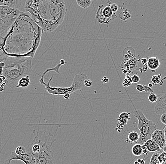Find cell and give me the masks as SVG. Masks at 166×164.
I'll return each instance as SVG.
<instances>
[{"instance_id":"obj_37","label":"cell","mask_w":166,"mask_h":164,"mask_svg":"<svg viewBox=\"0 0 166 164\" xmlns=\"http://www.w3.org/2000/svg\"><path fill=\"white\" fill-rule=\"evenodd\" d=\"M134 164H146L145 160L143 159L138 158L135 162Z\"/></svg>"},{"instance_id":"obj_27","label":"cell","mask_w":166,"mask_h":164,"mask_svg":"<svg viewBox=\"0 0 166 164\" xmlns=\"http://www.w3.org/2000/svg\"><path fill=\"white\" fill-rule=\"evenodd\" d=\"M133 83L132 81L131 77L129 76V75H127L126 79H124L123 82V85L124 87H128Z\"/></svg>"},{"instance_id":"obj_2","label":"cell","mask_w":166,"mask_h":164,"mask_svg":"<svg viewBox=\"0 0 166 164\" xmlns=\"http://www.w3.org/2000/svg\"><path fill=\"white\" fill-rule=\"evenodd\" d=\"M25 10L43 31L52 32L63 22L66 14L63 0H27Z\"/></svg>"},{"instance_id":"obj_38","label":"cell","mask_w":166,"mask_h":164,"mask_svg":"<svg viewBox=\"0 0 166 164\" xmlns=\"http://www.w3.org/2000/svg\"><path fill=\"white\" fill-rule=\"evenodd\" d=\"M142 148H143V154H145V155H147L149 152L148 151L146 147L145 146V145H142Z\"/></svg>"},{"instance_id":"obj_32","label":"cell","mask_w":166,"mask_h":164,"mask_svg":"<svg viewBox=\"0 0 166 164\" xmlns=\"http://www.w3.org/2000/svg\"><path fill=\"white\" fill-rule=\"evenodd\" d=\"M135 87H136V90L138 92H144V87H143V85L135 84Z\"/></svg>"},{"instance_id":"obj_24","label":"cell","mask_w":166,"mask_h":164,"mask_svg":"<svg viewBox=\"0 0 166 164\" xmlns=\"http://www.w3.org/2000/svg\"><path fill=\"white\" fill-rule=\"evenodd\" d=\"M162 75V74H160L159 75H154L152 76L151 80L153 84L157 85L160 84Z\"/></svg>"},{"instance_id":"obj_25","label":"cell","mask_w":166,"mask_h":164,"mask_svg":"<svg viewBox=\"0 0 166 164\" xmlns=\"http://www.w3.org/2000/svg\"><path fill=\"white\" fill-rule=\"evenodd\" d=\"M6 85H7L6 78L3 75H0V92L4 91V87Z\"/></svg>"},{"instance_id":"obj_43","label":"cell","mask_w":166,"mask_h":164,"mask_svg":"<svg viewBox=\"0 0 166 164\" xmlns=\"http://www.w3.org/2000/svg\"><path fill=\"white\" fill-rule=\"evenodd\" d=\"M166 80V76L164 77L163 78V79H162V80H161V81H160V84H160V85L161 86L163 84V81H164V80Z\"/></svg>"},{"instance_id":"obj_35","label":"cell","mask_w":166,"mask_h":164,"mask_svg":"<svg viewBox=\"0 0 166 164\" xmlns=\"http://www.w3.org/2000/svg\"><path fill=\"white\" fill-rule=\"evenodd\" d=\"M160 121L166 126V113L162 114L160 116Z\"/></svg>"},{"instance_id":"obj_42","label":"cell","mask_w":166,"mask_h":164,"mask_svg":"<svg viewBox=\"0 0 166 164\" xmlns=\"http://www.w3.org/2000/svg\"><path fill=\"white\" fill-rule=\"evenodd\" d=\"M64 98L65 100H69V98H71V94H66L65 95H64Z\"/></svg>"},{"instance_id":"obj_3","label":"cell","mask_w":166,"mask_h":164,"mask_svg":"<svg viewBox=\"0 0 166 164\" xmlns=\"http://www.w3.org/2000/svg\"><path fill=\"white\" fill-rule=\"evenodd\" d=\"M32 61V58L29 57H9L2 74L6 78L8 87L16 88L22 78L31 75Z\"/></svg>"},{"instance_id":"obj_21","label":"cell","mask_w":166,"mask_h":164,"mask_svg":"<svg viewBox=\"0 0 166 164\" xmlns=\"http://www.w3.org/2000/svg\"><path fill=\"white\" fill-rule=\"evenodd\" d=\"M92 0H80V1H76V2L79 6L81 7L82 8L87 9L90 7L92 4Z\"/></svg>"},{"instance_id":"obj_28","label":"cell","mask_w":166,"mask_h":164,"mask_svg":"<svg viewBox=\"0 0 166 164\" xmlns=\"http://www.w3.org/2000/svg\"><path fill=\"white\" fill-rule=\"evenodd\" d=\"M15 152L17 155H21L26 153V149L23 146H20L16 148Z\"/></svg>"},{"instance_id":"obj_48","label":"cell","mask_w":166,"mask_h":164,"mask_svg":"<svg viewBox=\"0 0 166 164\" xmlns=\"http://www.w3.org/2000/svg\"><path fill=\"white\" fill-rule=\"evenodd\" d=\"M161 164V163H158V164Z\"/></svg>"},{"instance_id":"obj_19","label":"cell","mask_w":166,"mask_h":164,"mask_svg":"<svg viewBox=\"0 0 166 164\" xmlns=\"http://www.w3.org/2000/svg\"><path fill=\"white\" fill-rule=\"evenodd\" d=\"M131 150L133 155L136 157L142 156L143 154L142 145L140 144H136L134 145Z\"/></svg>"},{"instance_id":"obj_11","label":"cell","mask_w":166,"mask_h":164,"mask_svg":"<svg viewBox=\"0 0 166 164\" xmlns=\"http://www.w3.org/2000/svg\"><path fill=\"white\" fill-rule=\"evenodd\" d=\"M42 144L41 140L39 139L37 136L35 137L31 144H29L26 149V152L29 153L32 155L37 154L40 152Z\"/></svg>"},{"instance_id":"obj_9","label":"cell","mask_w":166,"mask_h":164,"mask_svg":"<svg viewBox=\"0 0 166 164\" xmlns=\"http://www.w3.org/2000/svg\"><path fill=\"white\" fill-rule=\"evenodd\" d=\"M13 160H20L25 164H36V160L33 155L28 152L18 155L15 152H12L8 159L5 161L4 164H10L11 161Z\"/></svg>"},{"instance_id":"obj_31","label":"cell","mask_w":166,"mask_h":164,"mask_svg":"<svg viewBox=\"0 0 166 164\" xmlns=\"http://www.w3.org/2000/svg\"><path fill=\"white\" fill-rule=\"evenodd\" d=\"M110 7L113 12L116 13L119 9V6L116 4H112L111 1L110 3Z\"/></svg>"},{"instance_id":"obj_46","label":"cell","mask_w":166,"mask_h":164,"mask_svg":"<svg viewBox=\"0 0 166 164\" xmlns=\"http://www.w3.org/2000/svg\"><path fill=\"white\" fill-rule=\"evenodd\" d=\"M153 86H154V84H153L152 83H149V84H148V86L150 87V88H152V87H153Z\"/></svg>"},{"instance_id":"obj_40","label":"cell","mask_w":166,"mask_h":164,"mask_svg":"<svg viewBox=\"0 0 166 164\" xmlns=\"http://www.w3.org/2000/svg\"><path fill=\"white\" fill-rule=\"evenodd\" d=\"M142 72H146L147 71L148 69V67L147 64H144L143 65V68H142Z\"/></svg>"},{"instance_id":"obj_34","label":"cell","mask_w":166,"mask_h":164,"mask_svg":"<svg viewBox=\"0 0 166 164\" xmlns=\"http://www.w3.org/2000/svg\"><path fill=\"white\" fill-rule=\"evenodd\" d=\"M144 89V92L146 93H154V90L152 88H150L148 86L143 85Z\"/></svg>"},{"instance_id":"obj_29","label":"cell","mask_w":166,"mask_h":164,"mask_svg":"<svg viewBox=\"0 0 166 164\" xmlns=\"http://www.w3.org/2000/svg\"><path fill=\"white\" fill-rule=\"evenodd\" d=\"M158 160L159 163L166 164V153L164 152L161 153L158 157Z\"/></svg>"},{"instance_id":"obj_8","label":"cell","mask_w":166,"mask_h":164,"mask_svg":"<svg viewBox=\"0 0 166 164\" xmlns=\"http://www.w3.org/2000/svg\"><path fill=\"white\" fill-rule=\"evenodd\" d=\"M111 1H108L107 5H101L98 7L95 18L100 24H105L108 27L111 21L115 20L116 13L113 12L110 7Z\"/></svg>"},{"instance_id":"obj_1","label":"cell","mask_w":166,"mask_h":164,"mask_svg":"<svg viewBox=\"0 0 166 164\" xmlns=\"http://www.w3.org/2000/svg\"><path fill=\"white\" fill-rule=\"evenodd\" d=\"M43 32L29 15L21 12L4 38L3 49L9 56L33 58L40 44Z\"/></svg>"},{"instance_id":"obj_12","label":"cell","mask_w":166,"mask_h":164,"mask_svg":"<svg viewBox=\"0 0 166 164\" xmlns=\"http://www.w3.org/2000/svg\"><path fill=\"white\" fill-rule=\"evenodd\" d=\"M130 114V113H127L126 112H123L121 113L119 115L116 120L118 121V124L116 125V130H117L119 133H120L123 129L124 126L126 125L129 120H130L131 118L129 117V115Z\"/></svg>"},{"instance_id":"obj_10","label":"cell","mask_w":166,"mask_h":164,"mask_svg":"<svg viewBox=\"0 0 166 164\" xmlns=\"http://www.w3.org/2000/svg\"><path fill=\"white\" fill-rule=\"evenodd\" d=\"M151 139L159 146L160 149H163L166 146L164 130L163 129L156 130L151 135Z\"/></svg>"},{"instance_id":"obj_14","label":"cell","mask_w":166,"mask_h":164,"mask_svg":"<svg viewBox=\"0 0 166 164\" xmlns=\"http://www.w3.org/2000/svg\"><path fill=\"white\" fill-rule=\"evenodd\" d=\"M22 1L20 0L0 1V6H7L15 9L19 10L21 6Z\"/></svg>"},{"instance_id":"obj_4","label":"cell","mask_w":166,"mask_h":164,"mask_svg":"<svg viewBox=\"0 0 166 164\" xmlns=\"http://www.w3.org/2000/svg\"><path fill=\"white\" fill-rule=\"evenodd\" d=\"M61 66L62 65L60 64H58L53 68L47 69L43 73V75H42L41 78L40 79L39 82L41 84L44 85L45 86V90L52 95L60 96V95H65L66 94H71L82 89L84 86V80L88 79L87 75L83 73L76 74L73 81L72 83L71 86L68 88H60V87L51 86L50 83L53 79V76L51 77L47 83H45L44 81V75L48 72L51 71H55L59 74L60 73L59 70Z\"/></svg>"},{"instance_id":"obj_23","label":"cell","mask_w":166,"mask_h":164,"mask_svg":"<svg viewBox=\"0 0 166 164\" xmlns=\"http://www.w3.org/2000/svg\"><path fill=\"white\" fill-rule=\"evenodd\" d=\"M159 155L160 154L159 153H154V154H152L151 158L150 159L149 164H157L159 163V161L158 160V157Z\"/></svg>"},{"instance_id":"obj_5","label":"cell","mask_w":166,"mask_h":164,"mask_svg":"<svg viewBox=\"0 0 166 164\" xmlns=\"http://www.w3.org/2000/svg\"><path fill=\"white\" fill-rule=\"evenodd\" d=\"M19 10L0 6V39H4L21 13Z\"/></svg>"},{"instance_id":"obj_47","label":"cell","mask_w":166,"mask_h":164,"mask_svg":"<svg viewBox=\"0 0 166 164\" xmlns=\"http://www.w3.org/2000/svg\"><path fill=\"white\" fill-rule=\"evenodd\" d=\"M163 152H165L166 153V146L163 148Z\"/></svg>"},{"instance_id":"obj_17","label":"cell","mask_w":166,"mask_h":164,"mask_svg":"<svg viewBox=\"0 0 166 164\" xmlns=\"http://www.w3.org/2000/svg\"><path fill=\"white\" fill-rule=\"evenodd\" d=\"M139 135L137 132L133 131L129 133L128 135L127 138L126 139V142L130 144H133L135 142H137L139 139Z\"/></svg>"},{"instance_id":"obj_45","label":"cell","mask_w":166,"mask_h":164,"mask_svg":"<svg viewBox=\"0 0 166 164\" xmlns=\"http://www.w3.org/2000/svg\"><path fill=\"white\" fill-rule=\"evenodd\" d=\"M163 130H164V135H165V141H166V126L164 127V128H163Z\"/></svg>"},{"instance_id":"obj_36","label":"cell","mask_w":166,"mask_h":164,"mask_svg":"<svg viewBox=\"0 0 166 164\" xmlns=\"http://www.w3.org/2000/svg\"><path fill=\"white\" fill-rule=\"evenodd\" d=\"M5 66V62H0V75H2L4 72V69Z\"/></svg>"},{"instance_id":"obj_41","label":"cell","mask_w":166,"mask_h":164,"mask_svg":"<svg viewBox=\"0 0 166 164\" xmlns=\"http://www.w3.org/2000/svg\"><path fill=\"white\" fill-rule=\"evenodd\" d=\"M102 81L103 83H106L109 81V79L107 77H104L102 79Z\"/></svg>"},{"instance_id":"obj_22","label":"cell","mask_w":166,"mask_h":164,"mask_svg":"<svg viewBox=\"0 0 166 164\" xmlns=\"http://www.w3.org/2000/svg\"><path fill=\"white\" fill-rule=\"evenodd\" d=\"M119 17L121 20H129V19L133 18V17L132 16L129 12H128L127 10H126L125 11H123L120 13L119 14Z\"/></svg>"},{"instance_id":"obj_6","label":"cell","mask_w":166,"mask_h":164,"mask_svg":"<svg viewBox=\"0 0 166 164\" xmlns=\"http://www.w3.org/2000/svg\"><path fill=\"white\" fill-rule=\"evenodd\" d=\"M134 116L138 120L137 127L140 131L139 139L136 144L143 145L147 140L151 139V135L156 129V125L146 117L141 110H135Z\"/></svg>"},{"instance_id":"obj_33","label":"cell","mask_w":166,"mask_h":164,"mask_svg":"<svg viewBox=\"0 0 166 164\" xmlns=\"http://www.w3.org/2000/svg\"><path fill=\"white\" fill-rule=\"evenodd\" d=\"M92 84H93V83H92V81L90 79H87L84 80V85L86 87H91L92 86Z\"/></svg>"},{"instance_id":"obj_30","label":"cell","mask_w":166,"mask_h":164,"mask_svg":"<svg viewBox=\"0 0 166 164\" xmlns=\"http://www.w3.org/2000/svg\"><path fill=\"white\" fill-rule=\"evenodd\" d=\"M131 80L133 83L137 84V83L139 82L140 79L138 75L137 74H134L131 77Z\"/></svg>"},{"instance_id":"obj_7","label":"cell","mask_w":166,"mask_h":164,"mask_svg":"<svg viewBox=\"0 0 166 164\" xmlns=\"http://www.w3.org/2000/svg\"><path fill=\"white\" fill-rule=\"evenodd\" d=\"M56 140H53L49 143L47 141L43 143L40 152L33 155L36 160V164H56L54 153L51 147Z\"/></svg>"},{"instance_id":"obj_16","label":"cell","mask_w":166,"mask_h":164,"mask_svg":"<svg viewBox=\"0 0 166 164\" xmlns=\"http://www.w3.org/2000/svg\"><path fill=\"white\" fill-rule=\"evenodd\" d=\"M143 144L145 145L148 151L150 152L155 153L160 150L159 146L151 139L147 140Z\"/></svg>"},{"instance_id":"obj_20","label":"cell","mask_w":166,"mask_h":164,"mask_svg":"<svg viewBox=\"0 0 166 164\" xmlns=\"http://www.w3.org/2000/svg\"><path fill=\"white\" fill-rule=\"evenodd\" d=\"M4 41L0 42V62H5L9 56L5 53L3 49Z\"/></svg>"},{"instance_id":"obj_13","label":"cell","mask_w":166,"mask_h":164,"mask_svg":"<svg viewBox=\"0 0 166 164\" xmlns=\"http://www.w3.org/2000/svg\"><path fill=\"white\" fill-rule=\"evenodd\" d=\"M154 110L156 113L160 116L166 113V94L159 98L155 106Z\"/></svg>"},{"instance_id":"obj_44","label":"cell","mask_w":166,"mask_h":164,"mask_svg":"<svg viewBox=\"0 0 166 164\" xmlns=\"http://www.w3.org/2000/svg\"><path fill=\"white\" fill-rule=\"evenodd\" d=\"M60 64H61L62 65H64L65 64H66V62H65V61L64 59H61V60H60Z\"/></svg>"},{"instance_id":"obj_18","label":"cell","mask_w":166,"mask_h":164,"mask_svg":"<svg viewBox=\"0 0 166 164\" xmlns=\"http://www.w3.org/2000/svg\"><path fill=\"white\" fill-rule=\"evenodd\" d=\"M30 76L28 75L27 76L23 77L19 81L17 85L16 88H26L28 87L30 84Z\"/></svg>"},{"instance_id":"obj_39","label":"cell","mask_w":166,"mask_h":164,"mask_svg":"<svg viewBox=\"0 0 166 164\" xmlns=\"http://www.w3.org/2000/svg\"><path fill=\"white\" fill-rule=\"evenodd\" d=\"M148 61V59L147 58H142L141 60V62H142V64L143 65L147 64Z\"/></svg>"},{"instance_id":"obj_15","label":"cell","mask_w":166,"mask_h":164,"mask_svg":"<svg viewBox=\"0 0 166 164\" xmlns=\"http://www.w3.org/2000/svg\"><path fill=\"white\" fill-rule=\"evenodd\" d=\"M147 64L148 68L150 69L152 72H154L160 66V61L157 57H152L148 59Z\"/></svg>"},{"instance_id":"obj_26","label":"cell","mask_w":166,"mask_h":164,"mask_svg":"<svg viewBox=\"0 0 166 164\" xmlns=\"http://www.w3.org/2000/svg\"><path fill=\"white\" fill-rule=\"evenodd\" d=\"M158 99H159V97H158V96L155 93L150 94L148 97V100L151 103L157 102L158 101Z\"/></svg>"}]
</instances>
